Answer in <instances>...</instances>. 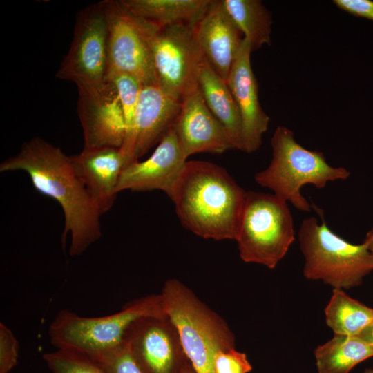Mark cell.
<instances>
[{
  "label": "cell",
  "instance_id": "4",
  "mask_svg": "<svg viewBox=\"0 0 373 373\" xmlns=\"http://www.w3.org/2000/svg\"><path fill=\"white\" fill-rule=\"evenodd\" d=\"M145 317L167 318L161 294L134 300L119 312L100 317H84L62 309L51 323L48 334L57 349L95 358L125 343L131 325Z\"/></svg>",
  "mask_w": 373,
  "mask_h": 373
},
{
  "label": "cell",
  "instance_id": "11",
  "mask_svg": "<svg viewBox=\"0 0 373 373\" xmlns=\"http://www.w3.org/2000/svg\"><path fill=\"white\" fill-rule=\"evenodd\" d=\"M77 114L82 127L84 148L120 149L126 124L120 100L110 81L99 88L77 87Z\"/></svg>",
  "mask_w": 373,
  "mask_h": 373
},
{
  "label": "cell",
  "instance_id": "17",
  "mask_svg": "<svg viewBox=\"0 0 373 373\" xmlns=\"http://www.w3.org/2000/svg\"><path fill=\"white\" fill-rule=\"evenodd\" d=\"M70 158L101 215L106 213L115 202L124 167L121 149L108 146L83 148Z\"/></svg>",
  "mask_w": 373,
  "mask_h": 373
},
{
  "label": "cell",
  "instance_id": "1",
  "mask_svg": "<svg viewBox=\"0 0 373 373\" xmlns=\"http://www.w3.org/2000/svg\"><path fill=\"white\" fill-rule=\"evenodd\" d=\"M12 171L27 173L36 190L60 204L64 216L61 244L64 249L70 233L71 256L81 255L101 237L102 215L70 156L60 148L33 137L23 143L19 153L1 163V172Z\"/></svg>",
  "mask_w": 373,
  "mask_h": 373
},
{
  "label": "cell",
  "instance_id": "15",
  "mask_svg": "<svg viewBox=\"0 0 373 373\" xmlns=\"http://www.w3.org/2000/svg\"><path fill=\"white\" fill-rule=\"evenodd\" d=\"M251 52L249 41L243 37L227 79L240 113L242 151L248 153L260 148L269 122L259 102L258 86L251 66Z\"/></svg>",
  "mask_w": 373,
  "mask_h": 373
},
{
  "label": "cell",
  "instance_id": "9",
  "mask_svg": "<svg viewBox=\"0 0 373 373\" xmlns=\"http://www.w3.org/2000/svg\"><path fill=\"white\" fill-rule=\"evenodd\" d=\"M107 70L108 26L101 1L77 14L70 48L56 77L77 87L99 88L107 82Z\"/></svg>",
  "mask_w": 373,
  "mask_h": 373
},
{
  "label": "cell",
  "instance_id": "24",
  "mask_svg": "<svg viewBox=\"0 0 373 373\" xmlns=\"http://www.w3.org/2000/svg\"><path fill=\"white\" fill-rule=\"evenodd\" d=\"M107 81L112 82L116 88L125 119L126 135L120 148L125 167L133 162L134 122L142 84L135 77L123 73L113 75Z\"/></svg>",
  "mask_w": 373,
  "mask_h": 373
},
{
  "label": "cell",
  "instance_id": "5",
  "mask_svg": "<svg viewBox=\"0 0 373 373\" xmlns=\"http://www.w3.org/2000/svg\"><path fill=\"white\" fill-rule=\"evenodd\" d=\"M315 217L305 218L298 231L300 250L305 258L303 275L321 280L334 289H347L361 284L373 270L369 239L360 245L349 242L329 228L323 210L312 203Z\"/></svg>",
  "mask_w": 373,
  "mask_h": 373
},
{
  "label": "cell",
  "instance_id": "19",
  "mask_svg": "<svg viewBox=\"0 0 373 373\" xmlns=\"http://www.w3.org/2000/svg\"><path fill=\"white\" fill-rule=\"evenodd\" d=\"M198 84L207 107L224 127L236 149L242 150L241 120L236 103L227 81L204 57L199 68Z\"/></svg>",
  "mask_w": 373,
  "mask_h": 373
},
{
  "label": "cell",
  "instance_id": "2",
  "mask_svg": "<svg viewBox=\"0 0 373 373\" xmlns=\"http://www.w3.org/2000/svg\"><path fill=\"white\" fill-rule=\"evenodd\" d=\"M247 191L222 167L186 161L170 198L182 224L194 234L216 240L238 236Z\"/></svg>",
  "mask_w": 373,
  "mask_h": 373
},
{
  "label": "cell",
  "instance_id": "6",
  "mask_svg": "<svg viewBox=\"0 0 373 373\" xmlns=\"http://www.w3.org/2000/svg\"><path fill=\"white\" fill-rule=\"evenodd\" d=\"M272 159L269 166L256 173L257 184L296 209L310 211L312 204L301 193V188L312 184L318 189L329 182L347 179L350 173L344 167L329 164L322 152L306 149L298 144L292 131L279 126L271 140Z\"/></svg>",
  "mask_w": 373,
  "mask_h": 373
},
{
  "label": "cell",
  "instance_id": "14",
  "mask_svg": "<svg viewBox=\"0 0 373 373\" xmlns=\"http://www.w3.org/2000/svg\"><path fill=\"white\" fill-rule=\"evenodd\" d=\"M173 128L187 158L195 153L219 154L236 149L226 129L205 104L199 86L182 99Z\"/></svg>",
  "mask_w": 373,
  "mask_h": 373
},
{
  "label": "cell",
  "instance_id": "22",
  "mask_svg": "<svg viewBox=\"0 0 373 373\" xmlns=\"http://www.w3.org/2000/svg\"><path fill=\"white\" fill-rule=\"evenodd\" d=\"M222 4L243 37L255 50L270 45L272 17L259 0H222Z\"/></svg>",
  "mask_w": 373,
  "mask_h": 373
},
{
  "label": "cell",
  "instance_id": "8",
  "mask_svg": "<svg viewBox=\"0 0 373 373\" xmlns=\"http://www.w3.org/2000/svg\"><path fill=\"white\" fill-rule=\"evenodd\" d=\"M108 26L107 79L123 73L142 85L158 84L151 39L161 28L132 13L119 1H103Z\"/></svg>",
  "mask_w": 373,
  "mask_h": 373
},
{
  "label": "cell",
  "instance_id": "25",
  "mask_svg": "<svg viewBox=\"0 0 373 373\" xmlns=\"http://www.w3.org/2000/svg\"><path fill=\"white\" fill-rule=\"evenodd\" d=\"M43 359L52 373H108L94 359L73 351L57 349Z\"/></svg>",
  "mask_w": 373,
  "mask_h": 373
},
{
  "label": "cell",
  "instance_id": "13",
  "mask_svg": "<svg viewBox=\"0 0 373 373\" xmlns=\"http://www.w3.org/2000/svg\"><path fill=\"white\" fill-rule=\"evenodd\" d=\"M186 159L172 127L147 159L123 169L117 192L160 190L170 198Z\"/></svg>",
  "mask_w": 373,
  "mask_h": 373
},
{
  "label": "cell",
  "instance_id": "30",
  "mask_svg": "<svg viewBox=\"0 0 373 373\" xmlns=\"http://www.w3.org/2000/svg\"><path fill=\"white\" fill-rule=\"evenodd\" d=\"M373 347V321L358 336Z\"/></svg>",
  "mask_w": 373,
  "mask_h": 373
},
{
  "label": "cell",
  "instance_id": "20",
  "mask_svg": "<svg viewBox=\"0 0 373 373\" xmlns=\"http://www.w3.org/2000/svg\"><path fill=\"white\" fill-rule=\"evenodd\" d=\"M213 0H120L135 15L162 28L176 24L195 28Z\"/></svg>",
  "mask_w": 373,
  "mask_h": 373
},
{
  "label": "cell",
  "instance_id": "3",
  "mask_svg": "<svg viewBox=\"0 0 373 373\" xmlns=\"http://www.w3.org/2000/svg\"><path fill=\"white\" fill-rule=\"evenodd\" d=\"M160 294L167 318L196 373H214L216 354L235 348L227 324L177 279L167 280Z\"/></svg>",
  "mask_w": 373,
  "mask_h": 373
},
{
  "label": "cell",
  "instance_id": "12",
  "mask_svg": "<svg viewBox=\"0 0 373 373\" xmlns=\"http://www.w3.org/2000/svg\"><path fill=\"white\" fill-rule=\"evenodd\" d=\"M126 341L146 373H180L188 361L167 318L137 320L128 331Z\"/></svg>",
  "mask_w": 373,
  "mask_h": 373
},
{
  "label": "cell",
  "instance_id": "21",
  "mask_svg": "<svg viewBox=\"0 0 373 373\" xmlns=\"http://www.w3.org/2000/svg\"><path fill=\"white\" fill-rule=\"evenodd\" d=\"M318 373H348L373 356V347L358 336L334 335L314 350Z\"/></svg>",
  "mask_w": 373,
  "mask_h": 373
},
{
  "label": "cell",
  "instance_id": "16",
  "mask_svg": "<svg viewBox=\"0 0 373 373\" xmlns=\"http://www.w3.org/2000/svg\"><path fill=\"white\" fill-rule=\"evenodd\" d=\"M226 11L222 0H213L194 28L196 43L209 66L225 81L243 37Z\"/></svg>",
  "mask_w": 373,
  "mask_h": 373
},
{
  "label": "cell",
  "instance_id": "26",
  "mask_svg": "<svg viewBox=\"0 0 373 373\" xmlns=\"http://www.w3.org/2000/svg\"><path fill=\"white\" fill-rule=\"evenodd\" d=\"M108 373H146L126 341L120 347L93 358Z\"/></svg>",
  "mask_w": 373,
  "mask_h": 373
},
{
  "label": "cell",
  "instance_id": "7",
  "mask_svg": "<svg viewBox=\"0 0 373 373\" xmlns=\"http://www.w3.org/2000/svg\"><path fill=\"white\" fill-rule=\"evenodd\" d=\"M294 240V220L287 202L274 194L247 191L236 240L240 258L274 269Z\"/></svg>",
  "mask_w": 373,
  "mask_h": 373
},
{
  "label": "cell",
  "instance_id": "31",
  "mask_svg": "<svg viewBox=\"0 0 373 373\" xmlns=\"http://www.w3.org/2000/svg\"><path fill=\"white\" fill-rule=\"evenodd\" d=\"M180 373H196L194 368L189 361H186L182 365Z\"/></svg>",
  "mask_w": 373,
  "mask_h": 373
},
{
  "label": "cell",
  "instance_id": "29",
  "mask_svg": "<svg viewBox=\"0 0 373 373\" xmlns=\"http://www.w3.org/2000/svg\"><path fill=\"white\" fill-rule=\"evenodd\" d=\"M334 4L339 9L356 17L373 21V1L371 0H334Z\"/></svg>",
  "mask_w": 373,
  "mask_h": 373
},
{
  "label": "cell",
  "instance_id": "33",
  "mask_svg": "<svg viewBox=\"0 0 373 373\" xmlns=\"http://www.w3.org/2000/svg\"><path fill=\"white\" fill-rule=\"evenodd\" d=\"M363 373H373V369L367 368L363 372Z\"/></svg>",
  "mask_w": 373,
  "mask_h": 373
},
{
  "label": "cell",
  "instance_id": "28",
  "mask_svg": "<svg viewBox=\"0 0 373 373\" xmlns=\"http://www.w3.org/2000/svg\"><path fill=\"white\" fill-rule=\"evenodd\" d=\"M19 343L12 331L0 323V373H9L17 364Z\"/></svg>",
  "mask_w": 373,
  "mask_h": 373
},
{
  "label": "cell",
  "instance_id": "32",
  "mask_svg": "<svg viewBox=\"0 0 373 373\" xmlns=\"http://www.w3.org/2000/svg\"><path fill=\"white\" fill-rule=\"evenodd\" d=\"M366 236L369 239V250L373 260V228L367 233Z\"/></svg>",
  "mask_w": 373,
  "mask_h": 373
},
{
  "label": "cell",
  "instance_id": "18",
  "mask_svg": "<svg viewBox=\"0 0 373 373\" xmlns=\"http://www.w3.org/2000/svg\"><path fill=\"white\" fill-rule=\"evenodd\" d=\"M181 104L158 84L142 85L134 122L133 162L159 143L173 127Z\"/></svg>",
  "mask_w": 373,
  "mask_h": 373
},
{
  "label": "cell",
  "instance_id": "10",
  "mask_svg": "<svg viewBox=\"0 0 373 373\" xmlns=\"http://www.w3.org/2000/svg\"><path fill=\"white\" fill-rule=\"evenodd\" d=\"M151 50L159 86L182 102L198 86V75L204 59L194 28L176 24L160 28L151 39Z\"/></svg>",
  "mask_w": 373,
  "mask_h": 373
},
{
  "label": "cell",
  "instance_id": "27",
  "mask_svg": "<svg viewBox=\"0 0 373 373\" xmlns=\"http://www.w3.org/2000/svg\"><path fill=\"white\" fill-rule=\"evenodd\" d=\"M213 370L214 373H249L252 367L245 353L232 348L216 354Z\"/></svg>",
  "mask_w": 373,
  "mask_h": 373
},
{
  "label": "cell",
  "instance_id": "23",
  "mask_svg": "<svg viewBox=\"0 0 373 373\" xmlns=\"http://www.w3.org/2000/svg\"><path fill=\"white\" fill-rule=\"evenodd\" d=\"M325 321L334 335L358 336L373 321V309L334 289L325 309Z\"/></svg>",
  "mask_w": 373,
  "mask_h": 373
}]
</instances>
